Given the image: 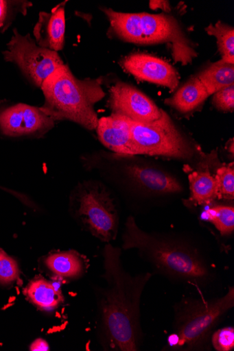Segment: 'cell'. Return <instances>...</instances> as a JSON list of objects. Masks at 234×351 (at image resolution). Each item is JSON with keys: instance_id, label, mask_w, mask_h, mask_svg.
<instances>
[{"instance_id": "obj_6", "label": "cell", "mask_w": 234, "mask_h": 351, "mask_svg": "<svg viewBox=\"0 0 234 351\" xmlns=\"http://www.w3.org/2000/svg\"><path fill=\"white\" fill-rule=\"evenodd\" d=\"M135 154L161 156L191 161L198 149L180 131L171 117L162 110L161 117L151 123L130 120Z\"/></svg>"}, {"instance_id": "obj_16", "label": "cell", "mask_w": 234, "mask_h": 351, "mask_svg": "<svg viewBox=\"0 0 234 351\" xmlns=\"http://www.w3.org/2000/svg\"><path fill=\"white\" fill-rule=\"evenodd\" d=\"M24 293L32 304L46 311L57 308L64 301L60 290L44 278L31 281Z\"/></svg>"}, {"instance_id": "obj_15", "label": "cell", "mask_w": 234, "mask_h": 351, "mask_svg": "<svg viewBox=\"0 0 234 351\" xmlns=\"http://www.w3.org/2000/svg\"><path fill=\"white\" fill-rule=\"evenodd\" d=\"M210 97L204 84L197 76L190 78L174 93L167 99L165 104L181 114H189L202 106Z\"/></svg>"}, {"instance_id": "obj_14", "label": "cell", "mask_w": 234, "mask_h": 351, "mask_svg": "<svg viewBox=\"0 0 234 351\" xmlns=\"http://www.w3.org/2000/svg\"><path fill=\"white\" fill-rule=\"evenodd\" d=\"M65 2L55 7L52 11L41 12L33 34L41 47L58 51L62 49L65 32Z\"/></svg>"}, {"instance_id": "obj_1", "label": "cell", "mask_w": 234, "mask_h": 351, "mask_svg": "<svg viewBox=\"0 0 234 351\" xmlns=\"http://www.w3.org/2000/svg\"><path fill=\"white\" fill-rule=\"evenodd\" d=\"M121 249L110 244L104 252L107 285L100 295L99 313L102 343L110 350L140 348L141 297L151 273L132 276L123 267Z\"/></svg>"}, {"instance_id": "obj_2", "label": "cell", "mask_w": 234, "mask_h": 351, "mask_svg": "<svg viewBox=\"0 0 234 351\" xmlns=\"http://www.w3.org/2000/svg\"><path fill=\"white\" fill-rule=\"evenodd\" d=\"M123 248L137 249L141 256L161 274L176 280L200 285L212 275L204 255L181 239L148 233L128 217L123 234Z\"/></svg>"}, {"instance_id": "obj_5", "label": "cell", "mask_w": 234, "mask_h": 351, "mask_svg": "<svg viewBox=\"0 0 234 351\" xmlns=\"http://www.w3.org/2000/svg\"><path fill=\"white\" fill-rule=\"evenodd\" d=\"M234 305V290L218 298L187 300L176 309L174 334L170 339L176 347L196 348L207 340L213 328Z\"/></svg>"}, {"instance_id": "obj_26", "label": "cell", "mask_w": 234, "mask_h": 351, "mask_svg": "<svg viewBox=\"0 0 234 351\" xmlns=\"http://www.w3.org/2000/svg\"><path fill=\"white\" fill-rule=\"evenodd\" d=\"M30 350H40V351H47L49 350V346L47 342L43 339H38L34 342L32 343L30 347Z\"/></svg>"}, {"instance_id": "obj_10", "label": "cell", "mask_w": 234, "mask_h": 351, "mask_svg": "<svg viewBox=\"0 0 234 351\" xmlns=\"http://www.w3.org/2000/svg\"><path fill=\"white\" fill-rule=\"evenodd\" d=\"M109 105L113 114L139 123H151L162 113L143 93L128 84L119 82L110 88Z\"/></svg>"}, {"instance_id": "obj_22", "label": "cell", "mask_w": 234, "mask_h": 351, "mask_svg": "<svg viewBox=\"0 0 234 351\" xmlns=\"http://www.w3.org/2000/svg\"><path fill=\"white\" fill-rule=\"evenodd\" d=\"M29 3L0 0V32L5 31L12 23L14 14L19 11L25 14Z\"/></svg>"}, {"instance_id": "obj_19", "label": "cell", "mask_w": 234, "mask_h": 351, "mask_svg": "<svg viewBox=\"0 0 234 351\" xmlns=\"http://www.w3.org/2000/svg\"><path fill=\"white\" fill-rule=\"evenodd\" d=\"M207 33L217 40L218 50L224 62L234 64V29L221 21L206 27Z\"/></svg>"}, {"instance_id": "obj_8", "label": "cell", "mask_w": 234, "mask_h": 351, "mask_svg": "<svg viewBox=\"0 0 234 351\" xmlns=\"http://www.w3.org/2000/svg\"><path fill=\"white\" fill-rule=\"evenodd\" d=\"M3 55L6 61L16 64L21 71L39 87L64 64L56 51L40 47L30 35L23 36L16 29H14V36Z\"/></svg>"}, {"instance_id": "obj_7", "label": "cell", "mask_w": 234, "mask_h": 351, "mask_svg": "<svg viewBox=\"0 0 234 351\" xmlns=\"http://www.w3.org/2000/svg\"><path fill=\"white\" fill-rule=\"evenodd\" d=\"M75 214L84 228L104 242L116 239L119 217L114 199L103 184H83L74 197Z\"/></svg>"}, {"instance_id": "obj_12", "label": "cell", "mask_w": 234, "mask_h": 351, "mask_svg": "<svg viewBox=\"0 0 234 351\" xmlns=\"http://www.w3.org/2000/svg\"><path fill=\"white\" fill-rule=\"evenodd\" d=\"M96 130L100 142L110 150L122 155H136L128 118L113 113L98 119Z\"/></svg>"}, {"instance_id": "obj_3", "label": "cell", "mask_w": 234, "mask_h": 351, "mask_svg": "<svg viewBox=\"0 0 234 351\" xmlns=\"http://www.w3.org/2000/svg\"><path fill=\"white\" fill-rule=\"evenodd\" d=\"M45 102L41 109L54 121L69 120L95 130L98 118L95 104L106 93L102 79L80 80L63 64L43 82Z\"/></svg>"}, {"instance_id": "obj_11", "label": "cell", "mask_w": 234, "mask_h": 351, "mask_svg": "<svg viewBox=\"0 0 234 351\" xmlns=\"http://www.w3.org/2000/svg\"><path fill=\"white\" fill-rule=\"evenodd\" d=\"M121 66L139 80L150 82L175 90L180 77L171 64L152 55L134 53L125 57Z\"/></svg>"}, {"instance_id": "obj_25", "label": "cell", "mask_w": 234, "mask_h": 351, "mask_svg": "<svg viewBox=\"0 0 234 351\" xmlns=\"http://www.w3.org/2000/svg\"><path fill=\"white\" fill-rule=\"evenodd\" d=\"M212 343L218 351H230L234 348V329L226 327L217 330L212 337Z\"/></svg>"}, {"instance_id": "obj_18", "label": "cell", "mask_w": 234, "mask_h": 351, "mask_svg": "<svg viewBox=\"0 0 234 351\" xmlns=\"http://www.w3.org/2000/svg\"><path fill=\"white\" fill-rule=\"evenodd\" d=\"M197 77L204 84L209 95L234 84V64L222 60L212 63L200 72Z\"/></svg>"}, {"instance_id": "obj_28", "label": "cell", "mask_w": 234, "mask_h": 351, "mask_svg": "<svg viewBox=\"0 0 234 351\" xmlns=\"http://www.w3.org/2000/svg\"><path fill=\"white\" fill-rule=\"evenodd\" d=\"M0 251H1V250H0Z\"/></svg>"}, {"instance_id": "obj_13", "label": "cell", "mask_w": 234, "mask_h": 351, "mask_svg": "<svg viewBox=\"0 0 234 351\" xmlns=\"http://www.w3.org/2000/svg\"><path fill=\"white\" fill-rule=\"evenodd\" d=\"M215 154L206 156L200 160L196 169L189 174L190 188L189 202L195 206L209 205L218 200V188L215 177L216 169L212 171Z\"/></svg>"}, {"instance_id": "obj_23", "label": "cell", "mask_w": 234, "mask_h": 351, "mask_svg": "<svg viewBox=\"0 0 234 351\" xmlns=\"http://www.w3.org/2000/svg\"><path fill=\"white\" fill-rule=\"evenodd\" d=\"M19 276L16 262L4 251H0V284H9L15 281Z\"/></svg>"}, {"instance_id": "obj_17", "label": "cell", "mask_w": 234, "mask_h": 351, "mask_svg": "<svg viewBox=\"0 0 234 351\" xmlns=\"http://www.w3.org/2000/svg\"><path fill=\"white\" fill-rule=\"evenodd\" d=\"M45 264L56 276L62 278L81 276L86 269L84 258L74 250L50 254Z\"/></svg>"}, {"instance_id": "obj_21", "label": "cell", "mask_w": 234, "mask_h": 351, "mask_svg": "<svg viewBox=\"0 0 234 351\" xmlns=\"http://www.w3.org/2000/svg\"><path fill=\"white\" fill-rule=\"evenodd\" d=\"M215 177L218 188V200L233 201L234 199L233 163L219 165Z\"/></svg>"}, {"instance_id": "obj_9", "label": "cell", "mask_w": 234, "mask_h": 351, "mask_svg": "<svg viewBox=\"0 0 234 351\" xmlns=\"http://www.w3.org/2000/svg\"><path fill=\"white\" fill-rule=\"evenodd\" d=\"M54 120L42 109L17 104L0 111V131L5 136H42L51 130Z\"/></svg>"}, {"instance_id": "obj_24", "label": "cell", "mask_w": 234, "mask_h": 351, "mask_svg": "<svg viewBox=\"0 0 234 351\" xmlns=\"http://www.w3.org/2000/svg\"><path fill=\"white\" fill-rule=\"evenodd\" d=\"M213 106L218 110L232 112L234 110V84L224 88L213 94Z\"/></svg>"}, {"instance_id": "obj_4", "label": "cell", "mask_w": 234, "mask_h": 351, "mask_svg": "<svg viewBox=\"0 0 234 351\" xmlns=\"http://www.w3.org/2000/svg\"><path fill=\"white\" fill-rule=\"evenodd\" d=\"M103 11L109 19L110 33L121 40L145 45L168 44L175 60L183 65L197 56L182 26L172 16L121 13L107 8Z\"/></svg>"}, {"instance_id": "obj_27", "label": "cell", "mask_w": 234, "mask_h": 351, "mask_svg": "<svg viewBox=\"0 0 234 351\" xmlns=\"http://www.w3.org/2000/svg\"><path fill=\"white\" fill-rule=\"evenodd\" d=\"M150 7L152 10L161 9L165 12H170L172 8L168 1H150Z\"/></svg>"}, {"instance_id": "obj_20", "label": "cell", "mask_w": 234, "mask_h": 351, "mask_svg": "<svg viewBox=\"0 0 234 351\" xmlns=\"http://www.w3.org/2000/svg\"><path fill=\"white\" fill-rule=\"evenodd\" d=\"M207 217L222 236L233 234L234 231L233 206H214L207 212Z\"/></svg>"}]
</instances>
